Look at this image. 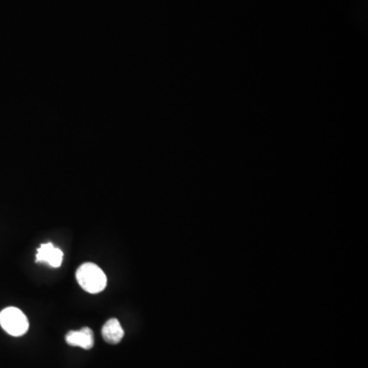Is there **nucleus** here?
Instances as JSON below:
<instances>
[{
    "label": "nucleus",
    "mask_w": 368,
    "mask_h": 368,
    "mask_svg": "<svg viewBox=\"0 0 368 368\" xmlns=\"http://www.w3.org/2000/svg\"><path fill=\"white\" fill-rule=\"evenodd\" d=\"M79 285L89 294H98L107 286V277L102 269L94 263H84L76 272Z\"/></svg>",
    "instance_id": "f257e3e1"
},
{
    "label": "nucleus",
    "mask_w": 368,
    "mask_h": 368,
    "mask_svg": "<svg viewBox=\"0 0 368 368\" xmlns=\"http://www.w3.org/2000/svg\"><path fill=\"white\" fill-rule=\"evenodd\" d=\"M0 326L12 337H21L29 329L27 316L16 307H8L0 312Z\"/></svg>",
    "instance_id": "f03ea898"
},
{
    "label": "nucleus",
    "mask_w": 368,
    "mask_h": 368,
    "mask_svg": "<svg viewBox=\"0 0 368 368\" xmlns=\"http://www.w3.org/2000/svg\"><path fill=\"white\" fill-rule=\"evenodd\" d=\"M66 342L73 347H80L85 350L94 348V331L89 327H83L80 331H71L67 333Z\"/></svg>",
    "instance_id": "7ed1b4c3"
},
{
    "label": "nucleus",
    "mask_w": 368,
    "mask_h": 368,
    "mask_svg": "<svg viewBox=\"0 0 368 368\" xmlns=\"http://www.w3.org/2000/svg\"><path fill=\"white\" fill-rule=\"evenodd\" d=\"M62 258H64V254L61 249L53 247L51 243L41 245L40 249H37V254H36V262L37 263L42 262V263H47L49 266L55 267V268L62 265Z\"/></svg>",
    "instance_id": "20e7f679"
},
{
    "label": "nucleus",
    "mask_w": 368,
    "mask_h": 368,
    "mask_svg": "<svg viewBox=\"0 0 368 368\" xmlns=\"http://www.w3.org/2000/svg\"><path fill=\"white\" fill-rule=\"evenodd\" d=\"M102 335L103 340L107 343L112 344V345L119 344L124 337V331H123L119 320L116 319V318L107 320L105 326H103Z\"/></svg>",
    "instance_id": "39448f33"
}]
</instances>
